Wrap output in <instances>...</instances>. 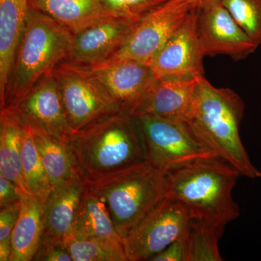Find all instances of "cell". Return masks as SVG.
<instances>
[{
  "label": "cell",
  "mask_w": 261,
  "mask_h": 261,
  "mask_svg": "<svg viewBox=\"0 0 261 261\" xmlns=\"http://www.w3.org/2000/svg\"><path fill=\"white\" fill-rule=\"evenodd\" d=\"M240 176L219 156L194 160L163 174L165 197L179 202L190 218L226 225L240 215L232 197Z\"/></svg>",
  "instance_id": "cell-1"
},
{
  "label": "cell",
  "mask_w": 261,
  "mask_h": 261,
  "mask_svg": "<svg viewBox=\"0 0 261 261\" xmlns=\"http://www.w3.org/2000/svg\"><path fill=\"white\" fill-rule=\"evenodd\" d=\"M245 108L243 99L232 89L218 88L201 76L190 111L182 119L242 176L261 178V171L252 164L240 137Z\"/></svg>",
  "instance_id": "cell-2"
},
{
  "label": "cell",
  "mask_w": 261,
  "mask_h": 261,
  "mask_svg": "<svg viewBox=\"0 0 261 261\" xmlns=\"http://www.w3.org/2000/svg\"><path fill=\"white\" fill-rule=\"evenodd\" d=\"M73 34L29 3L21 40L0 108L14 109L39 82L65 61Z\"/></svg>",
  "instance_id": "cell-3"
},
{
  "label": "cell",
  "mask_w": 261,
  "mask_h": 261,
  "mask_svg": "<svg viewBox=\"0 0 261 261\" xmlns=\"http://www.w3.org/2000/svg\"><path fill=\"white\" fill-rule=\"evenodd\" d=\"M67 145L84 182L145 162L137 123L126 113L108 116L74 134Z\"/></svg>",
  "instance_id": "cell-4"
},
{
  "label": "cell",
  "mask_w": 261,
  "mask_h": 261,
  "mask_svg": "<svg viewBox=\"0 0 261 261\" xmlns=\"http://www.w3.org/2000/svg\"><path fill=\"white\" fill-rule=\"evenodd\" d=\"M84 183L104 199L123 240L165 197L163 173L146 162Z\"/></svg>",
  "instance_id": "cell-5"
},
{
  "label": "cell",
  "mask_w": 261,
  "mask_h": 261,
  "mask_svg": "<svg viewBox=\"0 0 261 261\" xmlns=\"http://www.w3.org/2000/svg\"><path fill=\"white\" fill-rule=\"evenodd\" d=\"M134 118L140 132L145 162L163 174L183 163L218 156L182 118Z\"/></svg>",
  "instance_id": "cell-6"
},
{
  "label": "cell",
  "mask_w": 261,
  "mask_h": 261,
  "mask_svg": "<svg viewBox=\"0 0 261 261\" xmlns=\"http://www.w3.org/2000/svg\"><path fill=\"white\" fill-rule=\"evenodd\" d=\"M53 73L73 135L108 116L125 113L121 106L78 65L64 61Z\"/></svg>",
  "instance_id": "cell-7"
},
{
  "label": "cell",
  "mask_w": 261,
  "mask_h": 261,
  "mask_svg": "<svg viewBox=\"0 0 261 261\" xmlns=\"http://www.w3.org/2000/svg\"><path fill=\"white\" fill-rule=\"evenodd\" d=\"M190 220L178 201L164 197L123 238L129 261L149 260L185 237Z\"/></svg>",
  "instance_id": "cell-8"
},
{
  "label": "cell",
  "mask_w": 261,
  "mask_h": 261,
  "mask_svg": "<svg viewBox=\"0 0 261 261\" xmlns=\"http://www.w3.org/2000/svg\"><path fill=\"white\" fill-rule=\"evenodd\" d=\"M185 0H169L141 19L111 60H134L149 65L192 10Z\"/></svg>",
  "instance_id": "cell-9"
},
{
  "label": "cell",
  "mask_w": 261,
  "mask_h": 261,
  "mask_svg": "<svg viewBox=\"0 0 261 261\" xmlns=\"http://www.w3.org/2000/svg\"><path fill=\"white\" fill-rule=\"evenodd\" d=\"M198 9L190 11L149 65L154 76L166 80H193L203 76L204 55L197 31Z\"/></svg>",
  "instance_id": "cell-10"
},
{
  "label": "cell",
  "mask_w": 261,
  "mask_h": 261,
  "mask_svg": "<svg viewBox=\"0 0 261 261\" xmlns=\"http://www.w3.org/2000/svg\"><path fill=\"white\" fill-rule=\"evenodd\" d=\"M197 31L204 56L224 55L243 61L258 48L221 2L198 10Z\"/></svg>",
  "instance_id": "cell-11"
},
{
  "label": "cell",
  "mask_w": 261,
  "mask_h": 261,
  "mask_svg": "<svg viewBox=\"0 0 261 261\" xmlns=\"http://www.w3.org/2000/svg\"><path fill=\"white\" fill-rule=\"evenodd\" d=\"M76 65L94 79L128 114L157 79L148 64L134 60H111L88 66Z\"/></svg>",
  "instance_id": "cell-12"
},
{
  "label": "cell",
  "mask_w": 261,
  "mask_h": 261,
  "mask_svg": "<svg viewBox=\"0 0 261 261\" xmlns=\"http://www.w3.org/2000/svg\"><path fill=\"white\" fill-rule=\"evenodd\" d=\"M14 110L33 129L42 130L66 143L73 135L54 73L39 82Z\"/></svg>",
  "instance_id": "cell-13"
},
{
  "label": "cell",
  "mask_w": 261,
  "mask_h": 261,
  "mask_svg": "<svg viewBox=\"0 0 261 261\" xmlns=\"http://www.w3.org/2000/svg\"><path fill=\"white\" fill-rule=\"evenodd\" d=\"M137 23L103 17L73 34L65 61L88 66L108 61L121 49Z\"/></svg>",
  "instance_id": "cell-14"
},
{
  "label": "cell",
  "mask_w": 261,
  "mask_h": 261,
  "mask_svg": "<svg viewBox=\"0 0 261 261\" xmlns=\"http://www.w3.org/2000/svg\"><path fill=\"white\" fill-rule=\"evenodd\" d=\"M199 78L193 80L156 79L135 105L129 115L184 118L190 111Z\"/></svg>",
  "instance_id": "cell-15"
},
{
  "label": "cell",
  "mask_w": 261,
  "mask_h": 261,
  "mask_svg": "<svg viewBox=\"0 0 261 261\" xmlns=\"http://www.w3.org/2000/svg\"><path fill=\"white\" fill-rule=\"evenodd\" d=\"M84 187L85 183L80 181L53 190L44 203V232L39 245L65 243L73 234Z\"/></svg>",
  "instance_id": "cell-16"
},
{
  "label": "cell",
  "mask_w": 261,
  "mask_h": 261,
  "mask_svg": "<svg viewBox=\"0 0 261 261\" xmlns=\"http://www.w3.org/2000/svg\"><path fill=\"white\" fill-rule=\"evenodd\" d=\"M29 0H0V100L23 35Z\"/></svg>",
  "instance_id": "cell-17"
},
{
  "label": "cell",
  "mask_w": 261,
  "mask_h": 261,
  "mask_svg": "<svg viewBox=\"0 0 261 261\" xmlns=\"http://www.w3.org/2000/svg\"><path fill=\"white\" fill-rule=\"evenodd\" d=\"M20 206L10 261L33 260L44 232V204L34 196L22 193Z\"/></svg>",
  "instance_id": "cell-18"
},
{
  "label": "cell",
  "mask_w": 261,
  "mask_h": 261,
  "mask_svg": "<svg viewBox=\"0 0 261 261\" xmlns=\"http://www.w3.org/2000/svg\"><path fill=\"white\" fill-rule=\"evenodd\" d=\"M25 124L14 109L0 111V174L29 194L22 171L21 151Z\"/></svg>",
  "instance_id": "cell-19"
},
{
  "label": "cell",
  "mask_w": 261,
  "mask_h": 261,
  "mask_svg": "<svg viewBox=\"0 0 261 261\" xmlns=\"http://www.w3.org/2000/svg\"><path fill=\"white\" fill-rule=\"evenodd\" d=\"M73 235L123 243L104 199L86 183L77 209Z\"/></svg>",
  "instance_id": "cell-20"
},
{
  "label": "cell",
  "mask_w": 261,
  "mask_h": 261,
  "mask_svg": "<svg viewBox=\"0 0 261 261\" xmlns=\"http://www.w3.org/2000/svg\"><path fill=\"white\" fill-rule=\"evenodd\" d=\"M30 128L47 171L51 190H58L76 182L83 181L75 168L66 142L42 130Z\"/></svg>",
  "instance_id": "cell-21"
},
{
  "label": "cell",
  "mask_w": 261,
  "mask_h": 261,
  "mask_svg": "<svg viewBox=\"0 0 261 261\" xmlns=\"http://www.w3.org/2000/svg\"><path fill=\"white\" fill-rule=\"evenodd\" d=\"M72 34L103 18L99 0H29Z\"/></svg>",
  "instance_id": "cell-22"
},
{
  "label": "cell",
  "mask_w": 261,
  "mask_h": 261,
  "mask_svg": "<svg viewBox=\"0 0 261 261\" xmlns=\"http://www.w3.org/2000/svg\"><path fill=\"white\" fill-rule=\"evenodd\" d=\"M226 225L190 218L186 233L185 261L224 260L219 248Z\"/></svg>",
  "instance_id": "cell-23"
},
{
  "label": "cell",
  "mask_w": 261,
  "mask_h": 261,
  "mask_svg": "<svg viewBox=\"0 0 261 261\" xmlns=\"http://www.w3.org/2000/svg\"><path fill=\"white\" fill-rule=\"evenodd\" d=\"M24 124L25 130L21 151L23 179L29 193L44 204L53 190L47 171L34 142L32 130L28 125L25 123Z\"/></svg>",
  "instance_id": "cell-24"
},
{
  "label": "cell",
  "mask_w": 261,
  "mask_h": 261,
  "mask_svg": "<svg viewBox=\"0 0 261 261\" xmlns=\"http://www.w3.org/2000/svg\"><path fill=\"white\" fill-rule=\"evenodd\" d=\"M65 245L73 261H129L123 243L72 235Z\"/></svg>",
  "instance_id": "cell-25"
},
{
  "label": "cell",
  "mask_w": 261,
  "mask_h": 261,
  "mask_svg": "<svg viewBox=\"0 0 261 261\" xmlns=\"http://www.w3.org/2000/svg\"><path fill=\"white\" fill-rule=\"evenodd\" d=\"M238 25L261 45V0H221Z\"/></svg>",
  "instance_id": "cell-26"
},
{
  "label": "cell",
  "mask_w": 261,
  "mask_h": 261,
  "mask_svg": "<svg viewBox=\"0 0 261 261\" xmlns=\"http://www.w3.org/2000/svg\"><path fill=\"white\" fill-rule=\"evenodd\" d=\"M169 0H99L102 15L134 23Z\"/></svg>",
  "instance_id": "cell-27"
},
{
  "label": "cell",
  "mask_w": 261,
  "mask_h": 261,
  "mask_svg": "<svg viewBox=\"0 0 261 261\" xmlns=\"http://www.w3.org/2000/svg\"><path fill=\"white\" fill-rule=\"evenodd\" d=\"M20 209V202L0 207V261H10L12 238Z\"/></svg>",
  "instance_id": "cell-28"
},
{
  "label": "cell",
  "mask_w": 261,
  "mask_h": 261,
  "mask_svg": "<svg viewBox=\"0 0 261 261\" xmlns=\"http://www.w3.org/2000/svg\"><path fill=\"white\" fill-rule=\"evenodd\" d=\"M33 260L72 261L71 255L65 243L39 245Z\"/></svg>",
  "instance_id": "cell-29"
},
{
  "label": "cell",
  "mask_w": 261,
  "mask_h": 261,
  "mask_svg": "<svg viewBox=\"0 0 261 261\" xmlns=\"http://www.w3.org/2000/svg\"><path fill=\"white\" fill-rule=\"evenodd\" d=\"M21 196L22 192L14 182L0 174V207L20 202Z\"/></svg>",
  "instance_id": "cell-30"
},
{
  "label": "cell",
  "mask_w": 261,
  "mask_h": 261,
  "mask_svg": "<svg viewBox=\"0 0 261 261\" xmlns=\"http://www.w3.org/2000/svg\"><path fill=\"white\" fill-rule=\"evenodd\" d=\"M149 261H185V244L184 238L176 240L154 255Z\"/></svg>",
  "instance_id": "cell-31"
},
{
  "label": "cell",
  "mask_w": 261,
  "mask_h": 261,
  "mask_svg": "<svg viewBox=\"0 0 261 261\" xmlns=\"http://www.w3.org/2000/svg\"><path fill=\"white\" fill-rule=\"evenodd\" d=\"M185 1L191 5L192 8L199 10L206 6V5L217 3V2H221V0H185Z\"/></svg>",
  "instance_id": "cell-32"
}]
</instances>
